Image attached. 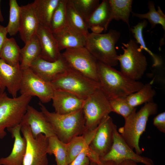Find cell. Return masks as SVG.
Returning a JSON list of instances; mask_svg holds the SVG:
<instances>
[{
    "mask_svg": "<svg viewBox=\"0 0 165 165\" xmlns=\"http://www.w3.org/2000/svg\"><path fill=\"white\" fill-rule=\"evenodd\" d=\"M97 74L100 89L108 99L126 97L139 90L144 84L134 80L120 71L97 61Z\"/></svg>",
    "mask_w": 165,
    "mask_h": 165,
    "instance_id": "cell-1",
    "label": "cell"
},
{
    "mask_svg": "<svg viewBox=\"0 0 165 165\" xmlns=\"http://www.w3.org/2000/svg\"><path fill=\"white\" fill-rule=\"evenodd\" d=\"M41 111L52 127L56 136L67 144L74 138L82 135L86 130L85 120L82 109L65 115L50 112L38 103Z\"/></svg>",
    "mask_w": 165,
    "mask_h": 165,
    "instance_id": "cell-2",
    "label": "cell"
},
{
    "mask_svg": "<svg viewBox=\"0 0 165 165\" xmlns=\"http://www.w3.org/2000/svg\"><path fill=\"white\" fill-rule=\"evenodd\" d=\"M157 110V105L155 103L152 101L145 103L139 111L134 112L124 119V126L118 129L124 140L138 155L143 151L139 145L140 138L145 130L149 117L156 114Z\"/></svg>",
    "mask_w": 165,
    "mask_h": 165,
    "instance_id": "cell-3",
    "label": "cell"
},
{
    "mask_svg": "<svg viewBox=\"0 0 165 165\" xmlns=\"http://www.w3.org/2000/svg\"><path fill=\"white\" fill-rule=\"evenodd\" d=\"M120 36L119 31L112 29L105 34L89 33L85 47L97 61L113 67L118 63L115 45Z\"/></svg>",
    "mask_w": 165,
    "mask_h": 165,
    "instance_id": "cell-4",
    "label": "cell"
},
{
    "mask_svg": "<svg viewBox=\"0 0 165 165\" xmlns=\"http://www.w3.org/2000/svg\"><path fill=\"white\" fill-rule=\"evenodd\" d=\"M32 98L23 94L10 97L5 92L0 94V140L6 135V128L20 124Z\"/></svg>",
    "mask_w": 165,
    "mask_h": 165,
    "instance_id": "cell-5",
    "label": "cell"
},
{
    "mask_svg": "<svg viewBox=\"0 0 165 165\" xmlns=\"http://www.w3.org/2000/svg\"><path fill=\"white\" fill-rule=\"evenodd\" d=\"M50 83L54 90H65L85 100L100 89L98 82L70 68L58 75Z\"/></svg>",
    "mask_w": 165,
    "mask_h": 165,
    "instance_id": "cell-6",
    "label": "cell"
},
{
    "mask_svg": "<svg viewBox=\"0 0 165 165\" xmlns=\"http://www.w3.org/2000/svg\"><path fill=\"white\" fill-rule=\"evenodd\" d=\"M123 53L118 55L120 72L130 79L136 81L141 79L146 71L148 62L146 58L139 46L130 39L127 43H122Z\"/></svg>",
    "mask_w": 165,
    "mask_h": 165,
    "instance_id": "cell-7",
    "label": "cell"
},
{
    "mask_svg": "<svg viewBox=\"0 0 165 165\" xmlns=\"http://www.w3.org/2000/svg\"><path fill=\"white\" fill-rule=\"evenodd\" d=\"M82 109L85 120V131L95 129L112 112L109 100L100 89L85 100Z\"/></svg>",
    "mask_w": 165,
    "mask_h": 165,
    "instance_id": "cell-8",
    "label": "cell"
},
{
    "mask_svg": "<svg viewBox=\"0 0 165 165\" xmlns=\"http://www.w3.org/2000/svg\"><path fill=\"white\" fill-rule=\"evenodd\" d=\"M65 50L61 55L70 68L98 82L97 61L85 47Z\"/></svg>",
    "mask_w": 165,
    "mask_h": 165,
    "instance_id": "cell-9",
    "label": "cell"
},
{
    "mask_svg": "<svg viewBox=\"0 0 165 165\" xmlns=\"http://www.w3.org/2000/svg\"><path fill=\"white\" fill-rule=\"evenodd\" d=\"M21 132L26 141L23 165H48V138L42 134L34 138L29 127L26 125H21Z\"/></svg>",
    "mask_w": 165,
    "mask_h": 165,
    "instance_id": "cell-10",
    "label": "cell"
},
{
    "mask_svg": "<svg viewBox=\"0 0 165 165\" xmlns=\"http://www.w3.org/2000/svg\"><path fill=\"white\" fill-rule=\"evenodd\" d=\"M22 70L19 91L20 94L36 96L42 104L50 102L54 91L50 82L40 78L30 68Z\"/></svg>",
    "mask_w": 165,
    "mask_h": 165,
    "instance_id": "cell-11",
    "label": "cell"
},
{
    "mask_svg": "<svg viewBox=\"0 0 165 165\" xmlns=\"http://www.w3.org/2000/svg\"><path fill=\"white\" fill-rule=\"evenodd\" d=\"M127 160H132L145 165H154L152 159L141 156L133 151L119 133L116 126L114 130L113 141L111 148L109 152L100 160H111L119 164Z\"/></svg>",
    "mask_w": 165,
    "mask_h": 165,
    "instance_id": "cell-12",
    "label": "cell"
},
{
    "mask_svg": "<svg viewBox=\"0 0 165 165\" xmlns=\"http://www.w3.org/2000/svg\"><path fill=\"white\" fill-rule=\"evenodd\" d=\"M116 127L109 115L98 126L89 148L95 152L100 159L110 151L113 141L115 129Z\"/></svg>",
    "mask_w": 165,
    "mask_h": 165,
    "instance_id": "cell-13",
    "label": "cell"
},
{
    "mask_svg": "<svg viewBox=\"0 0 165 165\" xmlns=\"http://www.w3.org/2000/svg\"><path fill=\"white\" fill-rule=\"evenodd\" d=\"M20 124L28 125L34 138L40 134L48 138L56 136L51 125L43 113L29 105Z\"/></svg>",
    "mask_w": 165,
    "mask_h": 165,
    "instance_id": "cell-14",
    "label": "cell"
},
{
    "mask_svg": "<svg viewBox=\"0 0 165 165\" xmlns=\"http://www.w3.org/2000/svg\"><path fill=\"white\" fill-rule=\"evenodd\" d=\"M29 68L40 78L50 82L58 75L70 68L61 55L53 62L46 61L39 57L32 63Z\"/></svg>",
    "mask_w": 165,
    "mask_h": 165,
    "instance_id": "cell-15",
    "label": "cell"
},
{
    "mask_svg": "<svg viewBox=\"0 0 165 165\" xmlns=\"http://www.w3.org/2000/svg\"><path fill=\"white\" fill-rule=\"evenodd\" d=\"M53 106L56 113L65 115L82 109L84 100L69 92L54 90L52 98Z\"/></svg>",
    "mask_w": 165,
    "mask_h": 165,
    "instance_id": "cell-16",
    "label": "cell"
},
{
    "mask_svg": "<svg viewBox=\"0 0 165 165\" xmlns=\"http://www.w3.org/2000/svg\"><path fill=\"white\" fill-rule=\"evenodd\" d=\"M22 75L20 66H11L0 58V85L4 91L6 88L12 97L17 96Z\"/></svg>",
    "mask_w": 165,
    "mask_h": 165,
    "instance_id": "cell-17",
    "label": "cell"
},
{
    "mask_svg": "<svg viewBox=\"0 0 165 165\" xmlns=\"http://www.w3.org/2000/svg\"><path fill=\"white\" fill-rule=\"evenodd\" d=\"M36 35L41 48L40 57L46 61L53 62L61 56L57 42L50 29L39 25Z\"/></svg>",
    "mask_w": 165,
    "mask_h": 165,
    "instance_id": "cell-18",
    "label": "cell"
},
{
    "mask_svg": "<svg viewBox=\"0 0 165 165\" xmlns=\"http://www.w3.org/2000/svg\"><path fill=\"white\" fill-rule=\"evenodd\" d=\"M21 125H18L7 130L14 138V143L10 154L0 159L1 165H23L26 148V141L20 134Z\"/></svg>",
    "mask_w": 165,
    "mask_h": 165,
    "instance_id": "cell-19",
    "label": "cell"
},
{
    "mask_svg": "<svg viewBox=\"0 0 165 165\" xmlns=\"http://www.w3.org/2000/svg\"><path fill=\"white\" fill-rule=\"evenodd\" d=\"M53 34L60 51L68 48L85 46L86 37L67 24Z\"/></svg>",
    "mask_w": 165,
    "mask_h": 165,
    "instance_id": "cell-20",
    "label": "cell"
},
{
    "mask_svg": "<svg viewBox=\"0 0 165 165\" xmlns=\"http://www.w3.org/2000/svg\"><path fill=\"white\" fill-rule=\"evenodd\" d=\"M21 22L19 30L22 40L25 44L36 35L39 26L32 3L20 6Z\"/></svg>",
    "mask_w": 165,
    "mask_h": 165,
    "instance_id": "cell-21",
    "label": "cell"
},
{
    "mask_svg": "<svg viewBox=\"0 0 165 165\" xmlns=\"http://www.w3.org/2000/svg\"><path fill=\"white\" fill-rule=\"evenodd\" d=\"M59 0H35L32 3L41 26L50 29L52 16Z\"/></svg>",
    "mask_w": 165,
    "mask_h": 165,
    "instance_id": "cell-22",
    "label": "cell"
},
{
    "mask_svg": "<svg viewBox=\"0 0 165 165\" xmlns=\"http://www.w3.org/2000/svg\"><path fill=\"white\" fill-rule=\"evenodd\" d=\"M86 131L83 134L73 138L67 143V162L69 164L84 148L88 147L97 130Z\"/></svg>",
    "mask_w": 165,
    "mask_h": 165,
    "instance_id": "cell-23",
    "label": "cell"
},
{
    "mask_svg": "<svg viewBox=\"0 0 165 165\" xmlns=\"http://www.w3.org/2000/svg\"><path fill=\"white\" fill-rule=\"evenodd\" d=\"M41 53L40 44L35 35L20 49V67L21 70L29 68L32 63L40 56Z\"/></svg>",
    "mask_w": 165,
    "mask_h": 165,
    "instance_id": "cell-24",
    "label": "cell"
},
{
    "mask_svg": "<svg viewBox=\"0 0 165 165\" xmlns=\"http://www.w3.org/2000/svg\"><path fill=\"white\" fill-rule=\"evenodd\" d=\"M110 7L108 24L113 20H121L130 29L129 18L132 12V0H108Z\"/></svg>",
    "mask_w": 165,
    "mask_h": 165,
    "instance_id": "cell-25",
    "label": "cell"
},
{
    "mask_svg": "<svg viewBox=\"0 0 165 165\" xmlns=\"http://www.w3.org/2000/svg\"><path fill=\"white\" fill-rule=\"evenodd\" d=\"M110 14L108 0H103L86 22L87 28L89 29L93 26H98L104 28L106 31L109 24Z\"/></svg>",
    "mask_w": 165,
    "mask_h": 165,
    "instance_id": "cell-26",
    "label": "cell"
},
{
    "mask_svg": "<svg viewBox=\"0 0 165 165\" xmlns=\"http://www.w3.org/2000/svg\"><path fill=\"white\" fill-rule=\"evenodd\" d=\"M20 49L14 38H7L2 46L0 58L10 65L19 67Z\"/></svg>",
    "mask_w": 165,
    "mask_h": 165,
    "instance_id": "cell-27",
    "label": "cell"
},
{
    "mask_svg": "<svg viewBox=\"0 0 165 165\" xmlns=\"http://www.w3.org/2000/svg\"><path fill=\"white\" fill-rule=\"evenodd\" d=\"M67 24L87 37L89 33L86 23L74 7L72 0H68L66 5Z\"/></svg>",
    "mask_w": 165,
    "mask_h": 165,
    "instance_id": "cell-28",
    "label": "cell"
},
{
    "mask_svg": "<svg viewBox=\"0 0 165 165\" xmlns=\"http://www.w3.org/2000/svg\"><path fill=\"white\" fill-rule=\"evenodd\" d=\"M47 153L54 155L57 165H68L67 144L60 141L56 136L48 138Z\"/></svg>",
    "mask_w": 165,
    "mask_h": 165,
    "instance_id": "cell-29",
    "label": "cell"
},
{
    "mask_svg": "<svg viewBox=\"0 0 165 165\" xmlns=\"http://www.w3.org/2000/svg\"><path fill=\"white\" fill-rule=\"evenodd\" d=\"M156 94V91L150 83L144 84L137 91L126 96L128 104L132 107H135L149 102L153 101V99Z\"/></svg>",
    "mask_w": 165,
    "mask_h": 165,
    "instance_id": "cell-30",
    "label": "cell"
},
{
    "mask_svg": "<svg viewBox=\"0 0 165 165\" xmlns=\"http://www.w3.org/2000/svg\"><path fill=\"white\" fill-rule=\"evenodd\" d=\"M148 11L145 13L140 14L132 12V16L140 19H147L150 23L151 29L154 28L156 25L159 24L165 31V15L160 6L156 10L154 2L149 1L148 2Z\"/></svg>",
    "mask_w": 165,
    "mask_h": 165,
    "instance_id": "cell-31",
    "label": "cell"
},
{
    "mask_svg": "<svg viewBox=\"0 0 165 165\" xmlns=\"http://www.w3.org/2000/svg\"><path fill=\"white\" fill-rule=\"evenodd\" d=\"M148 22L146 20L138 23L137 24L133 26L130 29L138 44L140 45L141 49L147 52L152 57L153 61L152 66L158 67L161 65L162 63L160 57L152 52L146 46L144 39L143 31L144 28L147 26Z\"/></svg>",
    "mask_w": 165,
    "mask_h": 165,
    "instance_id": "cell-32",
    "label": "cell"
},
{
    "mask_svg": "<svg viewBox=\"0 0 165 165\" xmlns=\"http://www.w3.org/2000/svg\"><path fill=\"white\" fill-rule=\"evenodd\" d=\"M9 15L8 24L6 27L7 33L11 36L19 32L21 22L20 6L16 0L9 1Z\"/></svg>",
    "mask_w": 165,
    "mask_h": 165,
    "instance_id": "cell-33",
    "label": "cell"
},
{
    "mask_svg": "<svg viewBox=\"0 0 165 165\" xmlns=\"http://www.w3.org/2000/svg\"><path fill=\"white\" fill-rule=\"evenodd\" d=\"M68 0H59L51 18L50 29L52 32L67 24L66 5Z\"/></svg>",
    "mask_w": 165,
    "mask_h": 165,
    "instance_id": "cell-34",
    "label": "cell"
},
{
    "mask_svg": "<svg viewBox=\"0 0 165 165\" xmlns=\"http://www.w3.org/2000/svg\"><path fill=\"white\" fill-rule=\"evenodd\" d=\"M73 6L86 22L100 4L99 0H72Z\"/></svg>",
    "mask_w": 165,
    "mask_h": 165,
    "instance_id": "cell-35",
    "label": "cell"
},
{
    "mask_svg": "<svg viewBox=\"0 0 165 165\" xmlns=\"http://www.w3.org/2000/svg\"><path fill=\"white\" fill-rule=\"evenodd\" d=\"M112 112L122 116L125 119L136 111L135 108L131 106L128 103L126 97H120L109 100Z\"/></svg>",
    "mask_w": 165,
    "mask_h": 165,
    "instance_id": "cell-36",
    "label": "cell"
},
{
    "mask_svg": "<svg viewBox=\"0 0 165 165\" xmlns=\"http://www.w3.org/2000/svg\"><path fill=\"white\" fill-rule=\"evenodd\" d=\"M89 146L84 148L68 165H89Z\"/></svg>",
    "mask_w": 165,
    "mask_h": 165,
    "instance_id": "cell-37",
    "label": "cell"
},
{
    "mask_svg": "<svg viewBox=\"0 0 165 165\" xmlns=\"http://www.w3.org/2000/svg\"><path fill=\"white\" fill-rule=\"evenodd\" d=\"M153 124L160 132L165 133V112L159 114L153 118Z\"/></svg>",
    "mask_w": 165,
    "mask_h": 165,
    "instance_id": "cell-38",
    "label": "cell"
},
{
    "mask_svg": "<svg viewBox=\"0 0 165 165\" xmlns=\"http://www.w3.org/2000/svg\"><path fill=\"white\" fill-rule=\"evenodd\" d=\"M7 34L6 27L0 24V55L2 46L7 38Z\"/></svg>",
    "mask_w": 165,
    "mask_h": 165,
    "instance_id": "cell-39",
    "label": "cell"
},
{
    "mask_svg": "<svg viewBox=\"0 0 165 165\" xmlns=\"http://www.w3.org/2000/svg\"><path fill=\"white\" fill-rule=\"evenodd\" d=\"M89 29L92 31V32L95 34H100L104 30V28L98 26H93Z\"/></svg>",
    "mask_w": 165,
    "mask_h": 165,
    "instance_id": "cell-40",
    "label": "cell"
},
{
    "mask_svg": "<svg viewBox=\"0 0 165 165\" xmlns=\"http://www.w3.org/2000/svg\"><path fill=\"white\" fill-rule=\"evenodd\" d=\"M115 162L111 160H100L97 165H118Z\"/></svg>",
    "mask_w": 165,
    "mask_h": 165,
    "instance_id": "cell-41",
    "label": "cell"
},
{
    "mask_svg": "<svg viewBox=\"0 0 165 165\" xmlns=\"http://www.w3.org/2000/svg\"><path fill=\"white\" fill-rule=\"evenodd\" d=\"M118 165H138L137 163L131 160H125L119 164Z\"/></svg>",
    "mask_w": 165,
    "mask_h": 165,
    "instance_id": "cell-42",
    "label": "cell"
},
{
    "mask_svg": "<svg viewBox=\"0 0 165 165\" xmlns=\"http://www.w3.org/2000/svg\"><path fill=\"white\" fill-rule=\"evenodd\" d=\"M1 0H0V22H2L4 21V19L2 13L1 9Z\"/></svg>",
    "mask_w": 165,
    "mask_h": 165,
    "instance_id": "cell-43",
    "label": "cell"
},
{
    "mask_svg": "<svg viewBox=\"0 0 165 165\" xmlns=\"http://www.w3.org/2000/svg\"><path fill=\"white\" fill-rule=\"evenodd\" d=\"M89 165H97V163L92 161H90V163Z\"/></svg>",
    "mask_w": 165,
    "mask_h": 165,
    "instance_id": "cell-44",
    "label": "cell"
},
{
    "mask_svg": "<svg viewBox=\"0 0 165 165\" xmlns=\"http://www.w3.org/2000/svg\"><path fill=\"white\" fill-rule=\"evenodd\" d=\"M5 92V91H3L2 90V88H1V86H0V94L2 93H3V92Z\"/></svg>",
    "mask_w": 165,
    "mask_h": 165,
    "instance_id": "cell-45",
    "label": "cell"
},
{
    "mask_svg": "<svg viewBox=\"0 0 165 165\" xmlns=\"http://www.w3.org/2000/svg\"><path fill=\"white\" fill-rule=\"evenodd\" d=\"M55 165V164H53V165Z\"/></svg>",
    "mask_w": 165,
    "mask_h": 165,
    "instance_id": "cell-46",
    "label": "cell"
},
{
    "mask_svg": "<svg viewBox=\"0 0 165 165\" xmlns=\"http://www.w3.org/2000/svg\"><path fill=\"white\" fill-rule=\"evenodd\" d=\"M0 165H1V164L0 163Z\"/></svg>",
    "mask_w": 165,
    "mask_h": 165,
    "instance_id": "cell-47",
    "label": "cell"
}]
</instances>
